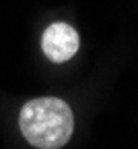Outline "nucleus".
<instances>
[{
    "label": "nucleus",
    "mask_w": 138,
    "mask_h": 149,
    "mask_svg": "<svg viewBox=\"0 0 138 149\" xmlns=\"http://www.w3.org/2000/svg\"><path fill=\"white\" fill-rule=\"evenodd\" d=\"M19 128L29 145L39 149H58L72 137L74 114L60 97H35L21 108Z\"/></svg>",
    "instance_id": "f257e3e1"
},
{
    "label": "nucleus",
    "mask_w": 138,
    "mask_h": 149,
    "mask_svg": "<svg viewBox=\"0 0 138 149\" xmlns=\"http://www.w3.org/2000/svg\"><path fill=\"white\" fill-rule=\"evenodd\" d=\"M81 40L68 23H52L41 37V50L52 62H66L78 52Z\"/></svg>",
    "instance_id": "f03ea898"
}]
</instances>
